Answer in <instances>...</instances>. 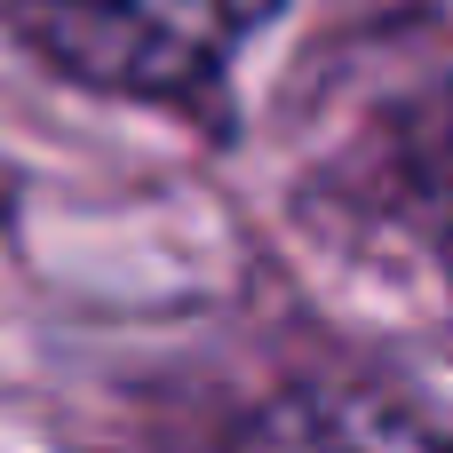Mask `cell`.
Returning <instances> with one entry per match:
<instances>
[{
    "instance_id": "2",
    "label": "cell",
    "mask_w": 453,
    "mask_h": 453,
    "mask_svg": "<svg viewBox=\"0 0 453 453\" xmlns=\"http://www.w3.org/2000/svg\"><path fill=\"white\" fill-rule=\"evenodd\" d=\"M279 453H446V446L422 438L398 414H326V422H311L295 446H279Z\"/></svg>"
},
{
    "instance_id": "1",
    "label": "cell",
    "mask_w": 453,
    "mask_h": 453,
    "mask_svg": "<svg viewBox=\"0 0 453 453\" xmlns=\"http://www.w3.org/2000/svg\"><path fill=\"white\" fill-rule=\"evenodd\" d=\"M271 8L279 0H32V32L96 88L175 96L215 80Z\"/></svg>"
}]
</instances>
